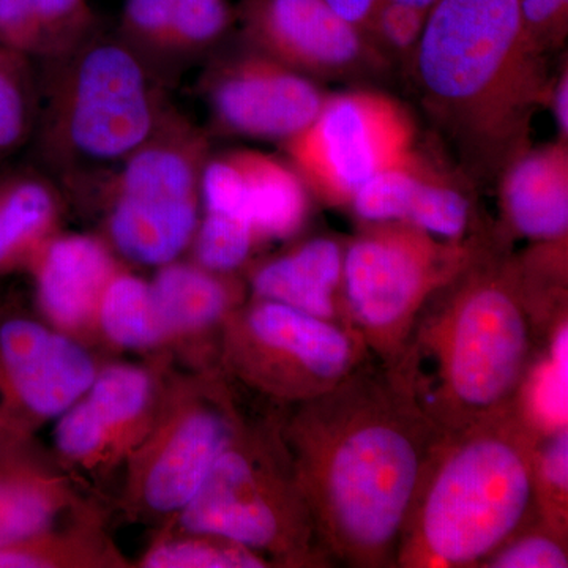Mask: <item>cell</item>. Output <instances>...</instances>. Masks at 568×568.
<instances>
[{
    "label": "cell",
    "mask_w": 568,
    "mask_h": 568,
    "mask_svg": "<svg viewBox=\"0 0 568 568\" xmlns=\"http://www.w3.org/2000/svg\"><path fill=\"white\" fill-rule=\"evenodd\" d=\"M278 410L280 439L328 559L398 567L406 519L446 433L373 357Z\"/></svg>",
    "instance_id": "6da1fadb"
},
{
    "label": "cell",
    "mask_w": 568,
    "mask_h": 568,
    "mask_svg": "<svg viewBox=\"0 0 568 568\" xmlns=\"http://www.w3.org/2000/svg\"><path fill=\"white\" fill-rule=\"evenodd\" d=\"M545 55L526 36L519 0H436L429 10L410 71L470 183L499 182L530 148L555 82Z\"/></svg>",
    "instance_id": "7a4b0ae2"
},
{
    "label": "cell",
    "mask_w": 568,
    "mask_h": 568,
    "mask_svg": "<svg viewBox=\"0 0 568 568\" xmlns=\"http://www.w3.org/2000/svg\"><path fill=\"white\" fill-rule=\"evenodd\" d=\"M497 246L429 297L390 366L444 433L511 409L537 358L544 316L518 260Z\"/></svg>",
    "instance_id": "3957f363"
},
{
    "label": "cell",
    "mask_w": 568,
    "mask_h": 568,
    "mask_svg": "<svg viewBox=\"0 0 568 568\" xmlns=\"http://www.w3.org/2000/svg\"><path fill=\"white\" fill-rule=\"evenodd\" d=\"M544 437L517 405L446 433L406 519L398 567H484L536 519L545 521L536 477Z\"/></svg>",
    "instance_id": "277c9868"
},
{
    "label": "cell",
    "mask_w": 568,
    "mask_h": 568,
    "mask_svg": "<svg viewBox=\"0 0 568 568\" xmlns=\"http://www.w3.org/2000/svg\"><path fill=\"white\" fill-rule=\"evenodd\" d=\"M37 65L41 163L80 201L151 136L171 104L168 85L118 36L100 31Z\"/></svg>",
    "instance_id": "5b68a950"
},
{
    "label": "cell",
    "mask_w": 568,
    "mask_h": 568,
    "mask_svg": "<svg viewBox=\"0 0 568 568\" xmlns=\"http://www.w3.org/2000/svg\"><path fill=\"white\" fill-rule=\"evenodd\" d=\"M164 525L244 545L271 566L332 562L301 495L275 416L244 418L193 499Z\"/></svg>",
    "instance_id": "8992f818"
},
{
    "label": "cell",
    "mask_w": 568,
    "mask_h": 568,
    "mask_svg": "<svg viewBox=\"0 0 568 568\" xmlns=\"http://www.w3.org/2000/svg\"><path fill=\"white\" fill-rule=\"evenodd\" d=\"M209 156L204 130L170 104L151 136L80 201L102 213L103 239L121 260L173 263L196 233Z\"/></svg>",
    "instance_id": "52a82bcc"
},
{
    "label": "cell",
    "mask_w": 568,
    "mask_h": 568,
    "mask_svg": "<svg viewBox=\"0 0 568 568\" xmlns=\"http://www.w3.org/2000/svg\"><path fill=\"white\" fill-rule=\"evenodd\" d=\"M245 416L219 366L164 373L151 428L122 467L119 510L134 521H163L182 510Z\"/></svg>",
    "instance_id": "ba28073f"
},
{
    "label": "cell",
    "mask_w": 568,
    "mask_h": 568,
    "mask_svg": "<svg viewBox=\"0 0 568 568\" xmlns=\"http://www.w3.org/2000/svg\"><path fill=\"white\" fill-rule=\"evenodd\" d=\"M489 244L446 241L405 222L366 223L345 250L343 304L369 357L394 366L429 297Z\"/></svg>",
    "instance_id": "9c48e42d"
},
{
    "label": "cell",
    "mask_w": 568,
    "mask_h": 568,
    "mask_svg": "<svg viewBox=\"0 0 568 568\" xmlns=\"http://www.w3.org/2000/svg\"><path fill=\"white\" fill-rule=\"evenodd\" d=\"M368 357L354 328L253 297L224 321L216 366L231 383L287 407L334 387Z\"/></svg>",
    "instance_id": "30bf717a"
},
{
    "label": "cell",
    "mask_w": 568,
    "mask_h": 568,
    "mask_svg": "<svg viewBox=\"0 0 568 568\" xmlns=\"http://www.w3.org/2000/svg\"><path fill=\"white\" fill-rule=\"evenodd\" d=\"M417 126L387 93L355 89L327 95L305 130L283 142L287 162L324 203L349 205L375 175L416 159Z\"/></svg>",
    "instance_id": "8fae6325"
},
{
    "label": "cell",
    "mask_w": 568,
    "mask_h": 568,
    "mask_svg": "<svg viewBox=\"0 0 568 568\" xmlns=\"http://www.w3.org/2000/svg\"><path fill=\"white\" fill-rule=\"evenodd\" d=\"M95 355L81 339L0 304V447L37 439L91 386Z\"/></svg>",
    "instance_id": "7c38bea8"
},
{
    "label": "cell",
    "mask_w": 568,
    "mask_h": 568,
    "mask_svg": "<svg viewBox=\"0 0 568 568\" xmlns=\"http://www.w3.org/2000/svg\"><path fill=\"white\" fill-rule=\"evenodd\" d=\"M235 22L246 47L312 80L375 77L392 67L324 0H242Z\"/></svg>",
    "instance_id": "4fadbf2b"
},
{
    "label": "cell",
    "mask_w": 568,
    "mask_h": 568,
    "mask_svg": "<svg viewBox=\"0 0 568 568\" xmlns=\"http://www.w3.org/2000/svg\"><path fill=\"white\" fill-rule=\"evenodd\" d=\"M201 89L220 132L282 142L315 121L327 99L312 78L245 43L209 67Z\"/></svg>",
    "instance_id": "5bb4252c"
},
{
    "label": "cell",
    "mask_w": 568,
    "mask_h": 568,
    "mask_svg": "<svg viewBox=\"0 0 568 568\" xmlns=\"http://www.w3.org/2000/svg\"><path fill=\"white\" fill-rule=\"evenodd\" d=\"M121 268V257L100 235L59 231L41 246L29 267L41 316L78 339L97 334L100 301Z\"/></svg>",
    "instance_id": "9a60e30c"
},
{
    "label": "cell",
    "mask_w": 568,
    "mask_h": 568,
    "mask_svg": "<svg viewBox=\"0 0 568 568\" xmlns=\"http://www.w3.org/2000/svg\"><path fill=\"white\" fill-rule=\"evenodd\" d=\"M234 24L230 0H125L115 36L168 85Z\"/></svg>",
    "instance_id": "2e32d148"
},
{
    "label": "cell",
    "mask_w": 568,
    "mask_h": 568,
    "mask_svg": "<svg viewBox=\"0 0 568 568\" xmlns=\"http://www.w3.org/2000/svg\"><path fill=\"white\" fill-rule=\"evenodd\" d=\"M37 439L0 447V547L99 510Z\"/></svg>",
    "instance_id": "e0dca14e"
},
{
    "label": "cell",
    "mask_w": 568,
    "mask_h": 568,
    "mask_svg": "<svg viewBox=\"0 0 568 568\" xmlns=\"http://www.w3.org/2000/svg\"><path fill=\"white\" fill-rule=\"evenodd\" d=\"M151 290L164 349L174 347L189 355V366L207 368L201 357L219 355L224 321L245 302L244 284L234 274H219L194 261L175 260L156 267Z\"/></svg>",
    "instance_id": "ac0fdd59"
},
{
    "label": "cell",
    "mask_w": 568,
    "mask_h": 568,
    "mask_svg": "<svg viewBox=\"0 0 568 568\" xmlns=\"http://www.w3.org/2000/svg\"><path fill=\"white\" fill-rule=\"evenodd\" d=\"M349 205L365 223H410L446 241L466 239L473 220L469 197L418 155L375 175Z\"/></svg>",
    "instance_id": "d6986e66"
},
{
    "label": "cell",
    "mask_w": 568,
    "mask_h": 568,
    "mask_svg": "<svg viewBox=\"0 0 568 568\" xmlns=\"http://www.w3.org/2000/svg\"><path fill=\"white\" fill-rule=\"evenodd\" d=\"M153 365H100L78 398L103 444L108 473L121 469L151 428L162 396L166 358Z\"/></svg>",
    "instance_id": "ffe728a7"
},
{
    "label": "cell",
    "mask_w": 568,
    "mask_h": 568,
    "mask_svg": "<svg viewBox=\"0 0 568 568\" xmlns=\"http://www.w3.org/2000/svg\"><path fill=\"white\" fill-rule=\"evenodd\" d=\"M500 204L510 230L537 242L567 239L568 142L523 152L499 179Z\"/></svg>",
    "instance_id": "44dd1931"
},
{
    "label": "cell",
    "mask_w": 568,
    "mask_h": 568,
    "mask_svg": "<svg viewBox=\"0 0 568 568\" xmlns=\"http://www.w3.org/2000/svg\"><path fill=\"white\" fill-rule=\"evenodd\" d=\"M345 252L334 239L316 237L254 268L253 297L335 321L343 301Z\"/></svg>",
    "instance_id": "7402d4cb"
},
{
    "label": "cell",
    "mask_w": 568,
    "mask_h": 568,
    "mask_svg": "<svg viewBox=\"0 0 568 568\" xmlns=\"http://www.w3.org/2000/svg\"><path fill=\"white\" fill-rule=\"evenodd\" d=\"M62 193L44 171H0V276L29 271L41 246L59 233Z\"/></svg>",
    "instance_id": "603a6c76"
},
{
    "label": "cell",
    "mask_w": 568,
    "mask_h": 568,
    "mask_svg": "<svg viewBox=\"0 0 568 568\" xmlns=\"http://www.w3.org/2000/svg\"><path fill=\"white\" fill-rule=\"evenodd\" d=\"M97 31L89 0H0V47L36 63L61 58Z\"/></svg>",
    "instance_id": "cb8c5ba5"
},
{
    "label": "cell",
    "mask_w": 568,
    "mask_h": 568,
    "mask_svg": "<svg viewBox=\"0 0 568 568\" xmlns=\"http://www.w3.org/2000/svg\"><path fill=\"white\" fill-rule=\"evenodd\" d=\"M233 152L244 179V203L257 242L287 239L310 211V190L290 162L260 151Z\"/></svg>",
    "instance_id": "d4e9b609"
},
{
    "label": "cell",
    "mask_w": 568,
    "mask_h": 568,
    "mask_svg": "<svg viewBox=\"0 0 568 568\" xmlns=\"http://www.w3.org/2000/svg\"><path fill=\"white\" fill-rule=\"evenodd\" d=\"M102 508L39 536L0 547V568H129Z\"/></svg>",
    "instance_id": "484cf974"
},
{
    "label": "cell",
    "mask_w": 568,
    "mask_h": 568,
    "mask_svg": "<svg viewBox=\"0 0 568 568\" xmlns=\"http://www.w3.org/2000/svg\"><path fill=\"white\" fill-rule=\"evenodd\" d=\"M97 334L122 349L142 353L164 349L151 282L123 267L112 276L97 312Z\"/></svg>",
    "instance_id": "4316f807"
},
{
    "label": "cell",
    "mask_w": 568,
    "mask_h": 568,
    "mask_svg": "<svg viewBox=\"0 0 568 568\" xmlns=\"http://www.w3.org/2000/svg\"><path fill=\"white\" fill-rule=\"evenodd\" d=\"M140 568H265L271 562L244 545L164 525L138 560Z\"/></svg>",
    "instance_id": "83f0119b"
},
{
    "label": "cell",
    "mask_w": 568,
    "mask_h": 568,
    "mask_svg": "<svg viewBox=\"0 0 568 568\" xmlns=\"http://www.w3.org/2000/svg\"><path fill=\"white\" fill-rule=\"evenodd\" d=\"M544 358L534 362L519 390L517 407L538 435L567 426V321H560Z\"/></svg>",
    "instance_id": "f1b7e54d"
},
{
    "label": "cell",
    "mask_w": 568,
    "mask_h": 568,
    "mask_svg": "<svg viewBox=\"0 0 568 568\" xmlns=\"http://www.w3.org/2000/svg\"><path fill=\"white\" fill-rule=\"evenodd\" d=\"M39 115V70L21 52L0 47V166L33 136Z\"/></svg>",
    "instance_id": "f546056e"
},
{
    "label": "cell",
    "mask_w": 568,
    "mask_h": 568,
    "mask_svg": "<svg viewBox=\"0 0 568 568\" xmlns=\"http://www.w3.org/2000/svg\"><path fill=\"white\" fill-rule=\"evenodd\" d=\"M256 244L253 226L244 216L201 211L190 248L194 263L219 274H235L244 267Z\"/></svg>",
    "instance_id": "4dcf8cb0"
},
{
    "label": "cell",
    "mask_w": 568,
    "mask_h": 568,
    "mask_svg": "<svg viewBox=\"0 0 568 568\" xmlns=\"http://www.w3.org/2000/svg\"><path fill=\"white\" fill-rule=\"evenodd\" d=\"M536 477L538 500L541 515L549 528L562 536L566 526L568 489V433L567 426L549 433L540 440L536 457Z\"/></svg>",
    "instance_id": "1f68e13d"
},
{
    "label": "cell",
    "mask_w": 568,
    "mask_h": 568,
    "mask_svg": "<svg viewBox=\"0 0 568 568\" xmlns=\"http://www.w3.org/2000/svg\"><path fill=\"white\" fill-rule=\"evenodd\" d=\"M489 568H566L567 548L555 529L525 530L497 549L484 564Z\"/></svg>",
    "instance_id": "d6a6232c"
},
{
    "label": "cell",
    "mask_w": 568,
    "mask_h": 568,
    "mask_svg": "<svg viewBox=\"0 0 568 568\" xmlns=\"http://www.w3.org/2000/svg\"><path fill=\"white\" fill-rule=\"evenodd\" d=\"M523 28L530 43L548 54L566 40L568 0H519Z\"/></svg>",
    "instance_id": "836d02e7"
},
{
    "label": "cell",
    "mask_w": 568,
    "mask_h": 568,
    "mask_svg": "<svg viewBox=\"0 0 568 568\" xmlns=\"http://www.w3.org/2000/svg\"><path fill=\"white\" fill-rule=\"evenodd\" d=\"M549 104L555 110L556 122L560 133V141H567L568 136V71L564 69L558 80L552 82L551 97Z\"/></svg>",
    "instance_id": "e575fe53"
}]
</instances>
